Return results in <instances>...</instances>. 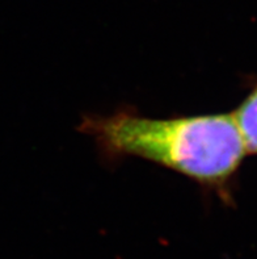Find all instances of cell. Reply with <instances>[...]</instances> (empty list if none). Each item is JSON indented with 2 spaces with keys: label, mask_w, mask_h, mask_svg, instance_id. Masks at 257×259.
<instances>
[{
  "label": "cell",
  "mask_w": 257,
  "mask_h": 259,
  "mask_svg": "<svg viewBox=\"0 0 257 259\" xmlns=\"http://www.w3.org/2000/svg\"><path fill=\"white\" fill-rule=\"evenodd\" d=\"M248 153L257 154V85L232 113Z\"/></svg>",
  "instance_id": "7a4b0ae2"
},
{
  "label": "cell",
  "mask_w": 257,
  "mask_h": 259,
  "mask_svg": "<svg viewBox=\"0 0 257 259\" xmlns=\"http://www.w3.org/2000/svg\"><path fill=\"white\" fill-rule=\"evenodd\" d=\"M79 131L107 157L143 158L219 191L248 153L234 115L225 113L152 118L116 112L87 116Z\"/></svg>",
  "instance_id": "6da1fadb"
}]
</instances>
